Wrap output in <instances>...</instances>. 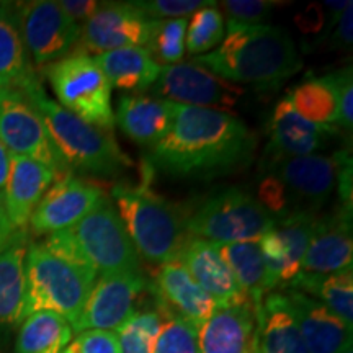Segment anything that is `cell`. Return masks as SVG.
Instances as JSON below:
<instances>
[{
  "mask_svg": "<svg viewBox=\"0 0 353 353\" xmlns=\"http://www.w3.org/2000/svg\"><path fill=\"white\" fill-rule=\"evenodd\" d=\"M257 134L232 113L175 103L167 134L148 149L144 165L180 180H213L249 169Z\"/></svg>",
  "mask_w": 353,
  "mask_h": 353,
  "instance_id": "obj_1",
  "label": "cell"
},
{
  "mask_svg": "<svg viewBox=\"0 0 353 353\" xmlns=\"http://www.w3.org/2000/svg\"><path fill=\"white\" fill-rule=\"evenodd\" d=\"M195 63L237 85L275 92L303 68V59L290 32L276 25H228L214 51Z\"/></svg>",
  "mask_w": 353,
  "mask_h": 353,
  "instance_id": "obj_2",
  "label": "cell"
},
{
  "mask_svg": "<svg viewBox=\"0 0 353 353\" xmlns=\"http://www.w3.org/2000/svg\"><path fill=\"white\" fill-rule=\"evenodd\" d=\"M38 110L56 152L70 174L94 179H118L131 161L121 152L113 132L88 125L46 95L38 76L20 88Z\"/></svg>",
  "mask_w": 353,
  "mask_h": 353,
  "instance_id": "obj_3",
  "label": "cell"
},
{
  "mask_svg": "<svg viewBox=\"0 0 353 353\" xmlns=\"http://www.w3.org/2000/svg\"><path fill=\"white\" fill-rule=\"evenodd\" d=\"M337 154L260 159V205L275 221L294 214L317 216L337 188Z\"/></svg>",
  "mask_w": 353,
  "mask_h": 353,
  "instance_id": "obj_4",
  "label": "cell"
},
{
  "mask_svg": "<svg viewBox=\"0 0 353 353\" xmlns=\"http://www.w3.org/2000/svg\"><path fill=\"white\" fill-rule=\"evenodd\" d=\"M44 247L57 257L95 272L99 276L143 272L121 216L108 196L74 226L48 236Z\"/></svg>",
  "mask_w": 353,
  "mask_h": 353,
  "instance_id": "obj_5",
  "label": "cell"
},
{
  "mask_svg": "<svg viewBox=\"0 0 353 353\" xmlns=\"http://www.w3.org/2000/svg\"><path fill=\"white\" fill-rule=\"evenodd\" d=\"M112 201L139 259L157 265L179 260L192 237L185 228V206L159 195L148 183L114 185Z\"/></svg>",
  "mask_w": 353,
  "mask_h": 353,
  "instance_id": "obj_6",
  "label": "cell"
},
{
  "mask_svg": "<svg viewBox=\"0 0 353 353\" xmlns=\"http://www.w3.org/2000/svg\"><path fill=\"white\" fill-rule=\"evenodd\" d=\"M97 278L95 272L57 257L44 244L30 242L25 257L23 319L34 312L50 311L72 324Z\"/></svg>",
  "mask_w": 353,
  "mask_h": 353,
  "instance_id": "obj_7",
  "label": "cell"
},
{
  "mask_svg": "<svg viewBox=\"0 0 353 353\" xmlns=\"http://www.w3.org/2000/svg\"><path fill=\"white\" fill-rule=\"evenodd\" d=\"M275 223L254 193L242 187L218 190L196 205L185 206L187 232L213 244L259 241Z\"/></svg>",
  "mask_w": 353,
  "mask_h": 353,
  "instance_id": "obj_8",
  "label": "cell"
},
{
  "mask_svg": "<svg viewBox=\"0 0 353 353\" xmlns=\"http://www.w3.org/2000/svg\"><path fill=\"white\" fill-rule=\"evenodd\" d=\"M43 72L61 107L88 125L113 131L112 87L94 57L77 48Z\"/></svg>",
  "mask_w": 353,
  "mask_h": 353,
  "instance_id": "obj_9",
  "label": "cell"
},
{
  "mask_svg": "<svg viewBox=\"0 0 353 353\" xmlns=\"http://www.w3.org/2000/svg\"><path fill=\"white\" fill-rule=\"evenodd\" d=\"M0 143L13 156L48 165L56 176L70 174L56 152L38 110L17 88L0 90Z\"/></svg>",
  "mask_w": 353,
  "mask_h": 353,
  "instance_id": "obj_10",
  "label": "cell"
},
{
  "mask_svg": "<svg viewBox=\"0 0 353 353\" xmlns=\"http://www.w3.org/2000/svg\"><path fill=\"white\" fill-rule=\"evenodd\" d=\"M151 95L196 108H210L228 113L239 103L244 87L216 76L201 64L176 63L164 65L157 81L149 88Z\"/></svg>",
  "mask_w": 353,
  "mask_h": 353,
  "instance_id": "obj_11",
  "label": "cell"
},
{
  "mask_svg": "<svg viewBox=\"0 0 353 353\" xmlns=\"http://www.w3.org/2000/svg\"><path fill=\"white\" fill-rule=\"evenodd\" d=\"M20 32L28 56L38 69L63 59L79 44L81 25L72 21L52 0L17 3Z\"/></svg>",
  "mask_w": 353,
  "mask_h": 353,
  "instance_id": "obj_12",
  "label": "cell"
},
{
  "mask_svg": "<svg viewBox=\"0 0 353 353\" xmlns=\"http://www.w3.org/2000/svg\"><path fill=\"white\" fill-rule=\"evenodd\" d=\"M143 272L107 273L97 278L81 314L72 322L76 334L83 330H117L138 309V299L148 291Z\"/></svg>",
  "mask_w": 353,
  "mask_h": 353,
  "instance_id": "obj_13",
  "label": "cell"
},
{
  "mask_svg": "<svg viewBox=\"0 0 353 353\" xmlns=\"http://www.w3.org/2000/svg\"><path fill=\"white\" fill-rule=\"evenodd\" d=\"M107 196L99 185L74 174L56 176L34 208L30 226L34 236H51L79 223Z\"/></svg>",
  "mask_w": 353,
  "mask_h": 353,
  "instance_id": "obj_14",
  "label": "cell"
},
{
  "mask_svg": "<svg viewBox=\"0 0 353 353\" xmlns=\"http://www.w3.org/2000/svg\"><path fill=\"white\" fill-rule=\"evenodd\" d=\"M151 20L132 2H100L99 10L81 28L79 50L87 54L143 46L148 41Z\"/></svg>",
  "mask_w": 353,
  "mask_h": 353,
  "instance_id": "obj_15",
  "label": "cell"
},
{
  "mask_svg": "<svg viewBox=\"0 0 353 353\" xmlns=\"http://www.w3.org/2000/svg\"><path fill=\"white\" fill-rule=\"evenodd\" d=\"M316 218L312 214H294L278 219L259 239L273 290H286L301 272Z\"/></svg>",
  "mask_w": 353,
  "mask_h": 353,
  "instance_id": "obj_16",
  "label": "cell"
},
{
  "mask_svg": "<svg viewBox=\"0 0 353 353\" xmlns=\"http://www.w3.org/2000/svg\"><path fill=\"white\" fill-rule=\"evenodd\" d=\"M339 136L337 126H319L303 118L293 108L288 97H283L273 108L268 121V143L262 157H299L319 154Z\"/></svg>",
  "mask_w": 353,
  "mask_h": 353,
  "instance_id": "obj_17",
  "label": "cell"
},
{
  "mask_svg": "<svg viewBox=\"0 0 353 353\" xmlns=\"http://www.w3.org/2000/svg\"><path fill=\"white\" fill-rule=\"evenodd\" d=\"M148 291L156 306L180 316L196 329L219 307L180 262L159 265Z\"/></svg>",
  "mask_w": 353,
  "mask_h": 353,
  "instance_id": "obj_18",
  "label": "cell"
},
{
  "mask_svg": "<svg viewBox=\"0 0 353 353\" xmlns=\"http://www.w3.org/2000/svg\"><path fill=\"white\" fill-rule=\"evenodd\" d=\"M352 211L339 206L329 214L317 216L301 262V272H341L352 267Z\"/></svg>",
  "mask_w": 353,
  "mask_h": 353,
  "instance_id": "obj_19",
  "label": "cell"
},
{
  "mask_svg": "<svg viewBox=\"0 0 353 353\" xmlns=\"http://www.w3.org/2000/svg\"><path fill=\"white\" fill-rule=\"evenodd\" d=\"M176 262L183 265L185 270L206 294L218 303L219 307L249 303L229 265L219 254L218 245L213 242L190 237Z\"/></svg>",
  "mask_w": 353,
  "mask_h": 353,
  "instance_id": "obj_20",
  "label": "cell"
},
{
  "mask_svg": "<svg viewBox=\"0 0 353 353\" xmlns=\"http://www.w3.org/2000/svg\"><path fill=\"white\" fill-rule=\"evenodd\" d=\"M200 353H252L257 343V311L250 303L218 307L198 327Z\"/></svg>",
  "mask_w": 353,
  "mask_h": 353,
  "instance_id": "obj_21",
  "label": "cell"
},
{
  "mask_svg": "<svg viewBox=\"0 0 353 353\" xmlns=\"http://www.w3.org/2000/svg\"><path fill=\"white\" fill-rule=\"evenodd\" d=\"M283 293L309 353H341L352 345V329L324 304L298 290Z\"/></svg>",
  "mask_w": 353,
  "mask_h": 353,
  "instance_id": "obj_22",
  "label": "cell"
},
{
  "mask_svg": "<svg viewBox=\"0 0 353 353\" xmlns=\"http://www.w3.org/2000/svg\"><path fill=\"white\" fill-rule=\"evenodd\" d=\"M174 114L172 101L151 94H125L118 99L113 120L128 139L151 149L169 132Z\"/></svg>",
  "mask_w": 353,
  "mask_h": 353,
  "instance_id": "obj_23",
  "label": "cell"
},
{
  "mask_svg": "<svg viewBox=\"0 0 353 353\" xmlns=\"http://www.w3.org/2000/svg\"><path fill=\"white\" fill-rule=\"evenodd\" d=\"M54 179V172L48 165L12 154L10 174L3 190V205L13 229H26L34 208Z\"/></svg>",
  "mask_w": 353,
  "mask_h": 353,
  "instance_id": "obj_24",
  "label": "cell"
},
{
  "mask_svg": "<svg viewBox=\"0 0 353 353\" xmlns=\"http://www.w3.org/2000/svg\"><path fill=\"white\" fill-rule=\"evenodd\" d=\"M26 229H17L0 250V342L23 321L25 257L30 245Z\"/></svg>",
  "mask_w": 353,
  "mask_h": 353,
  "instance_id": "obj_25",
  "label": "cell"
},
{
  "mask_svg": "<svg viewBox=\"0 0 353 353\" xmlns=\"http://www.w3.org/2000/svg\"><path fill=\"white\" fill-rule=\"evenodd\" d=\"M260 353H309L283 291H272L257 311Z\"/></svg>",
  "mask_w": 353,
  "mask_h": 353,
  "instance_id": "obj_26",
  "label": "cell"
},
{
  "mask_svg": "<svg viewBox=\"0 0 353 353\" xmlns=\"http://www.w3.org/2000/svg\"><path fill=\"white\" fill-rule=\"evenodd\" d=\"M94 59L107 77L110 87L128 90L130 94H144L149 90L162 69L143 46L101 52Z\"/></svg>",
  "mask_w": 353,
  "mask_h": 353,
  "instance_id": "obj_27",
  "label": "cell"
},
{
  "mask_svg": "<svg viewBox=\"0 0 353 353\" xmlns=\"http://www.w3.org/2000/svg\"><path fill=\"white\" fill-rule=\"evenodd\" d=\"M37 77L20 32L19 8L13 2H0V85L20 90Z\"/></svg>",
  "mask_w": 353,
  "mask_h": 353,
  "instance_id": "obj_28",
  "label": "cell"
},
{
  "mask_svg": "<svg viewBox=\"0 0 353 353\" xmlns=\"http://www.w3.org/2000/svg\"><path fill=\"white\" fill-rule=\"evenodd\" d=\"M224 262L229 265L237 285L249 303L259 311L262 301L268 293H272V283L265 267L262 250L259 241L234 242V244H216Z\"/></svg>",
  "mask_w": 353,
  "mask_h": 353,
  "instance_id": "obj_29",
  "label": "cell"
},
{
  "mask_svg": "<svg viewBox=\"0 0 353 353\" xmlns=\"http://www.w3.org/2000/svg\"><path fill=\"white\" fill-rule=\"evenodd\" d=\"M286 290H298L317 299L341 319L348 329L353 327V270L352 267L334 273H303L294 278Z\"/></svg>",
  "mask_w": 353,
  "mask_h": 353,
  "instance_id": "obj_30",
  "label": "cell"
},
{
  "mask_svg": "<svg viewBox=\"0 0 353 353\" xmlns=\"http://www.w3.org/2000/svg\"><path fill=\"white\" fill-rule=\"evenodd\" d=\"M72 325L56 312L41 311L21 321L15 353H63L72 341Z\"/></svg>",
  "mask_w": 353,
  "mask_h": 353,
  "instance_id": "obj_31",
  "label": "cell"
},
{
  "mask_svg": "<svg viewBox=\"0 0 353 353\" xmlns=\"http://www.w3.org/2000/svg\"><path fill=\"white\" fill-rule=\"evenodd\" d=\"M286 97L293 108L307 121L319 126H335L337 123V100L325 76L306 77Z\"/></svg>",
  "mask_w": 353,
  "mask_h": 353,
  "instance_id": "obj_32",
  "label": "cell"
},
{
  "mask_svg": "<svg viewBox=\"0 0 353 353\" xmlns=\"http://www.w3.org/2000/svg\"><path fill=\"white\" fill-rule=\"evenodd\" d=\"M187 25V19L151 20L144 48L161 68L182 63Z\"/></svg>",
  "mask_w": 353,
  "mask_h": 353,
  "instance_id": "obj_33",
  "label": "cell"
},
{
  "mask_svg": "<svg viewBox=\"0 0 353 353\" xmlns=\"http://www.w3.org/2000/svg\"><path fill=\"white\" fill-rule=\"evenodd\" d=\"M224 38V17L218 3L200 8L192 15L185 33V50L193 56L208 54Z\"/></svg>",
  "mask_w": 353,
  "mask_h": 353,
  "instance_id": "obj_34",
  "label": "cell"
},
{
  "mask_svg": "<svg viewBox=\"0 0 353 353\" xmlns=\"http://www.w3.org/2000/svg\"><path fill=\"white\" fill-rule=\"evenodd\" d=\"M161 316L156 307L136 309L123 324L114 330L121 353H152Z\"/></svg>",
  "mask_w": 353,
  "mask_h": 353,
  "instance_id": "obj_35",
  "label": "cell"
},
{
  "mask_svg": "<svg viewBox=\"0 0 353 353\" xmlns=\"http://www.w3.org/2000/svg\"><path fill=\"white\" fill-rule=\"evenodd\" d=\"M154 307L161 316V329H159L152 353H200L196 337L198 329L195 325L156 304Z\"/></svg>",
  "mask_w": 353,
  "mask_h": 353,
  "instance_id": "obj_36",
  "label": "cell"
},
{
  "mask_svg": "<svg viewBox=\"0 0 353 353\" xmlns=\"http://www.w3.org/2000/svg\"><path fill=\"white\" fill-rule=\"evenodd\" d=\"M228 25H265L281 2L272 0H224L221 2Z\"/></svg>",
  "mask_w": 353,
  "mask_h": 353,
  "instance_id": "obj_37",
  "label": "cell"
},
{
  "mask_svg": "<svg viewBox=\"0 0 353 353\" xmlns=\"http://www.w3.org/2000/svg\"><path fill=\"white\" fill-rule=\"evenodd\" d=\"M327 81L334 88L337 100V123L335 126L341 130L343 136H350L353 130V76L352 68L334 70L327 74Z\"/></svg>",
  "mask_w": 353,
  "mask_h": 353,
  "instance_id": "obj_38",
  "label": "cell"
},
{
  "mask_svg": "<svg viewBox=\"0 0 353 353\" xmlns=\"http://www.w3.org/2000/svg\"><path fill=\"white\" fill-rule=\"evenodd\" d=\"M213 2L214 0H136L132 6L149 20H175L187 19Z\"/></svg>",
  "mask_w": 353,
  "mask_h": 353,
  "instance_id": "obj_39",
  "label": "cell"
},
{
  "mask_svg": "<svg viewBox=\"0 0 353 353\" xmlns=\"http://www.w3.org/2000/svg\"><path fill=\"white\" fill-rule=\"evenodd\" d=\"M63 353H121L113 330H83L79 332Z\"/></svg>",
  "mask_w": 353,
  "mask_h": 353,
  "instance_id": "obj_40",
  "label": "cell"
},
{
  "mask_svg": "<svg viewBox=\"0 0 353 353\" xmlns=\"http://www.w3.org/2000/svg\"><path fill=\"white\" fill-rule=\"evenodd\" d=\"M327 37H329L327 50H334V51L350 50L352 41H353V8L352 7H348L347 10L342 13L341 19L337 20V23H335L332 32H330V34H327ZM324 39H321V43L324 41Z\"/></svg>",
  "mask_w": 353,
  "mask_h": 353,
  "instance_id": "obj_41",
  "label": "cell"
},
{
  "mask_svg": "<svg viewBox=\"0 0 353 353\" xmlns=\"http://www.w3.org/2000/svg\"><path fill=\"white\" fill-rule=\"evenodd\" d=\"M59 7L70 20L82 26L99 10L100 2L97 0H61Z\"/></svg>",
  "mask_w": 353,
  "mask_h": 353,
  "instance_id": "obj_42",
  "label": "cell"
},
{
  "mask_svg": "<svg viewBox=\"0 0 353 353\" xmlns=\"http://www.w3.org/2000/svg\"><path fill=\"white\" fill-rule=\"evenodd\" d=\"M10 157L12 154L0 143V196H3V190H6L8 174H10Z\"/></svg>",
  "mask_w": 353,
  "mask_h": 353,
  "instance_id": "obj_43",
  "label": "cell"
},
{
  "mask_svg": "<svg viewBox=\"0 0 353 353\" xmlns=\"http://www.w3.org/2000/svg\"><path fill=\"white\" fill-rule=\"evenodd\" d=\"M17 229H13L10 219H8L6 205H3V196H0V237H8L15 232Z\"/></svg>",
  "mask_w": 353,
  "mask_h": 353,
  "instance_id": "obj_44",
  "label": "cell"
},
{
  "mask_svg": "<svg viewBox=\"0 0 353 353\" xmlns=\"http://www.w3.org/2000/svg\"><path fill=\"white\" fill-rule=\"evenodd\" d=\"M10 237H12V236H8V237H0V250H2L3 247L7 245V242L10 241Z\"/></svg>",
  "mask_w": 353,
  "mask_h": 353,
  "instance_id": "obj_45",
  "label": "cell"
},
{
  "mask_svg": "<svg viewBox=\"0 0 353 353\" xmlns=\"http://www.w3.org/2000/svg\"><path fill=\"white\" fill-rule=\"evenodd\" d=\"M341 353H353V348H352V345H348V347L343 348V350H342Z\"/></svg>",
  "mask_w": 353,
  "mask_h": 353,
  "instance_id": "obj_46",
  "label": "cell"
},
{
  "mask_svg": "<svg viewBox=\"0 0 353 353\" xmlns=\"http://www.w3.org/2000/svg\"><path fill=\"white\" fill-rule=\"evenodd\" d=\"M252 353H260V352H259V345H257V343H255V347H254V350H252Z\"/></svg>",
  "mask_w": 353,
  "mask_h": 353,
  "instance_id": "obj_47",
  "label": "cell"
},
{
  "mask_svg": "<svg viewBox=\"0 0 353 353\" xmlns=\"http://www.w3.org/2000/svg\"><path fill=\"white\" fill-rule=\"evenodd\" d=\"M2 88H3V87H2V85H0V90H2Z\"/></svg>",
  "mask_w": 353,
  "mask_h": 353,
  "instance_id": "obj_48",
  "label": "cell"
}]
</instances>
